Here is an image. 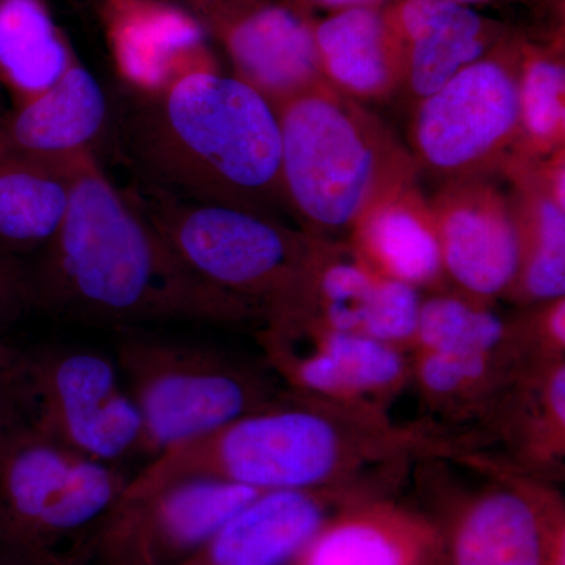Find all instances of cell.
<instances>
[{"label":"cell","instance_id":"2","mask_svg":"<svg viewBox=\"0 0 565 565\" xmlns=\"http://www.w3.org/2000/svg\"><path fill=\"white\" fill-rule=\"evenodd\" d=\"M467 456L463 440L433 424H396L386 414L286 392L258 411L152 457L129 479L125 497H143L196 478L258 492L364 486L362 478L377 468Z\"/></svg>","mask_w":565,"mask_h":565},{"label":"cell","instance_id":"4","mask_svg":"<svg viewBox=\"0 0 565 565\" xmlns=\"http://www.w3.org/2000/svg\"><path fill=\"white\" fill-rule=\"evenodd\" d=\"M277 114L282 193L303 232L351 234L371 207L415 184L412 152L362 103L329 84L294 96Z\"/></svg>","mask_w":565,"mask_h":565},{"label":"cell","instance_id":"10","mask_svg":"<svg viewBox=\"0 0 565 565\" xmlns=\"http://www.w3.org/2000/svg\"><path fill=\"white\" fill-rule=\"evenodd\" d=\"M258 337L274 373L302 396L386 414L412 381L408 352L310 316L263 327Z\"/></svg>","mask_w":565,"mask_h":565},{"label":"cell","instance_id":"23","mask_svg":"<svg viewBox=\"0 0 565 565\" xmlns=\"http://www.w3.org/2000/svg\"><path fill=\"white\" fill-rule=\"evenodd\" d=\"M81 159L55 166L0 154V255L25 262L50 243L68 206Z\"/></svg>","mask_w":565,"mask_h":565},{"label":"cell","instance_id":"24","mask_svg":"<svg viewBox=\"0 0 565 565\" xmlns=\"http://www.w3.org/2000/svg\"><path fill=\"white\" fill-rule=\"evenodd\" d=\"M76 61L44 0H0V85L13 106L47 90Z\"/></svg>","mask_w":565,"mask_h":565},{"label":"cell","instance_id":"28","mask_svg":"<svg viewBox=\"0 0 565 565\" xmlns=\"http://www.w3.org/2000/svg\"><path fill=\"white\" fill-rule=\"evenodd\" d=\"M22 305H28L25 263L0 255V322Z\"/></svg>","mask_w":565,"mask_h":565},{"label":"cell","instance_id":"17","mask_svg":"<svg viewBox=\"0 0 565 565\" xmlns=\"http://www.w3.org/2000/svg\"><path fill=\"white\" fill-rule=\"evenodd\" d=\"M109 118L106 93L79 61L47 90L0 114V154L66 166L95 152Z\"/></svg>","mask_w":565,"mask_h":565},{"label":"cell","instance_id":"19","mask_svg":"<svg viewBox=\"0 0 565 565\" xmlns=\"http://www.w3.org/2000/svg\"><path fill=\"white\" fill-rule=\"evenodd\" d=\"M388 17L403 50L401 90L415 104L490 54L497 40L484 17L451 0H404Z\"/></svg>","mask_w":565,"mask_h":565},{"label":"cell","instance_id":"16","mask_svg":"<svg viewBox=\"0 0 565 565\" xmlns=\"http://www.w3.org/2000/svg\"><path fill=\"white\" fill-rule=\"evenodd\" d=\"M356 497L353 487L259 493L206 544L174 565L291 563L323 523Z\"/></svg>","mask_w":565,"mask_h":565},{"label":"cell","instance_id":"9","mask_svg":"<svg viewBox=\"0 0 565 565\" xmlns=\"http://www.w3.org/2000/svg\"><path fill=\"white\" fill-rule=\"evenodd\" d=\"M129 479L11 423L0 445V533L24 542L61 537L98 523Z\"/></svg>","mask_w":565,"mask_h":565},{"label":"cell","instance_id":"30","mask_svg":"<svg viewBox=\"0 0 565 565\" xmlns=\"http://www.w3.org/2000/svg\"><path fill=\"white\" fill-rule=\"evenodd\" d=\"M7 345L0 343V445L6 437L7 429L11 424L9 404H7L6 388H3L2 363L6 355Z\"/></svg>","mask_w":565,"mask_h":565},{"label":"cell","instance_id":"5","mask_svg":"<svg viewBox=\"0 0 565 565\" xmlns=\"http://www.w3.org/2000/svg\"><path fill=\"white\" fill-rule=\"evenodd\" d=\"M128 192L181 262L263 327L310 315L326 239L273 215L182 199L147 182Z\"/></svg>","mask_w":565,"mask_h":565},{"label":"cell","instance_id":"31","mask_svg":"<svg viewBox=\"0 0 565 565\" xmlns=\"http://www.w3.org/2000/svg\"><path fill=\"white\" fill-rule=\"evenodd\" d=\"M451 2L462 3V6H476V3L492 2V0H451Z\"/></svg>","mask_w":565,"mask_h":565},{"label":"cell","instance_id":"18","mask_svg":"<svg viewBox=\"0 0 565 565\" xmlns=\"http://www.w3.org/2000/svg\"><path fill=\"white\" fill-rule=\"evenodd\" d=\"M294 565H444L437 522L379 494L344 504Z\"/></svg>","mask_w":565,"mask_h":565},{"label":"cell","instance_id":"8","mask_svg":"<svg viewBox=\"0 0 565 565\" xmlns=\"http://www.w3.org/2000/svg\"><path fill=\"white\" fill-rule=\"evenodd\" d=\"M520 51H492L415 104L412 156L441 182L504 172L520 151Z\"/></svg>","mask_w":565,"mask_h":565},{"label":"cell","instance_id":"12","mask_svg":"<svg viewBox=\"0 0 565 565\" xmlns=\"http://www.w3.org/2000/svg\"><path fill=\"white\" fill-rule=\"evenodd\" d=\"M258 490L196 478L137 498H120L93 539L98 565H174L206 544Z\"/></svg>","mask_w":565,"mask_h":565},{"label":"cell","instance_id":"6","mask_svg":"<svg viewBox=\"0 0 565 565\" xmlns=\"http://www.w3.org/2000/svg\"><path fill=\"white\" fill-rule=\"evenodd\" d=\"M117 366L143 426L141 452L161 455L273 403V379L226 353L126 329Z\"/></svg>","mask_w":565,"mask_h":565},{"label":"cell","instance_id":"27","mask_svg":"<svg viewBox=\"0 0 565 565\" xmlns=\"http://www.w3.org/2000/svg\"><path fill=\"white\" fill-rule=\"evenodd\" d=\"M516 93L520 117L516 158L544 159L564 150L565 65L559 51H520Z\"/></svg>","mask_w":565,"mask_h":565},{"label":"cell","instance_id":"21","mask_svg":"<svg viewBox=\"0 0 565 565\" xmlns=\"http://www.w3.org/2000/svg\"><path fill=\"white\" fill-rule=\"evenodd\" d=\"M315 43L323 81L353 102H385L403 88V50L388 11H333L315 24Z\"/></svg>","mask_w":565,"mask_h":565},{"label":"cell","instance_id":"25","mask_svg":"<svg viewBox=\"0 0 565 565\" xmlns=\"http://www.w3.org/2000/svg\"><path fill=\"white\" fill-rule=\"evenodd\" d=\"M503 429L525 462L548 467L565 452V360L526 364L501 390Z\"/></svg>","mask_w":565,"mask_h":565},{"label":"cell","instance_id":"26","mask_svg":"<svg viewBox=\"0 0 565 565\" xmlns=\"http://www.w3.org/2000/svg\"><path fill=\"white\" fill-rule=\"evenodd\" d=\"M412 351L449 355L516 353L511 322L493 311L487 300L459 291L423 299Z\"/></svg>","mask_w":565,"mask_h":565},{"label":"cell","instance_id":"3","mask_svg":"<svg viewBox=\"0 0 565 565\" xmlns=\"http://www.w3.org/2000/svg\"><path fill=\"white\" fill-rule=\"evenodd\" d=\"M129 145L145 182L162 191L273 217L288 210L277 109L234 74H192L141 99Z\"/></svg>","mask_w":565,"mask_h":565},{"label":"cell","instance_id":"29","mask_svg":"<svg viewBox=\"0 0 565 565\" xmlns=\"http://www.w3.org/2000/svg\"><path fill=\"white\" fill-rule=\"evenodd\" d=\"M292 2H296L297 6L311 3V6L322 7V9L340 11L355 9V7H377L382 0H292Z\"/></svg>","mask_w":565,"mask_h":565},{"label":"cell","instance_id":"13","mask_svg":"<svg viewBox=\"0 0 565 565\" xmlns=\"http://www.w3.org/2000/svg\"><path fill=\"white\" fill-rule=\"evenodd\" d=\"M203 28L221 40L234 76L275 109L327 84L319 66L315 24L292 0H199Z\"/></svg>","mask_w":565,"mask_h":565},{"label":"cell","instance_id":"20","mask_svg":"<svg viewBox=\"0 0 565 565\" xmlns=\"http://www.w3.org/2000/svg\"><path fill=\"white\" fill-rule=\"evenodd\" d=\"M564 152L516 158L503 172L522 228V266L508 296L519 303L548 302L565 294Z\"/></svg>","mask_w":565,"mask_h":565},{"label":"cell","instance_id":"22","mask_svg":"<svg viewBox=\"0 0 565 565\" xmlns=\"http://www.w3.org/2000/svg\"><path fill=\"white\" fill-rule=\"evenodd\" d=\"M348 244L375 273L419 291L446 280L433 210L416 184L371 207L353 226Z\"/></svg>","mask_w":565,"mask_h":565},{"label":"cell","instance_id":"15","mask_svg":"<svg viewBox=\"0 0 565 565\" xmlns=\"http://www.w3.org/2000/svg\"><path fill=\"white\" fill-rule=\"evenodd\" d=\"M104 25L118 76L139 99L217 71L202 22L167 0H106Z\"/></svg>","mask_w":565,"mask_h":565},{"label":"cell","instance_id":"7","mask_svg":"<svg viewBox=\"0 0 565 565\" xmlns=\"http://www.w3.org/2000/svg\"><path fill=\"white\" fill-rule=\"evenodd\" d=\"M11 422L99 462L141 452L143 426L117 363L87 349L21 353L7 348Z\"/></svg>","mask_w":565,"mask_h":565},{"label":"cell","instance_id":"14","mask_svg":"<svg viewBox=\"0 0 565 565\" xmlns=\"http://www.w3.org/2000/svg\"><path fill=\"white\" fill-rule=\"evenodd\" d=\"M433 210L446 280L490 300L509 296L522 266V228L512 193L490 177L445 182Z\"/></svg>","mask_w":565,"mask_h":565},{"label":"cell","instance_id":"1","mask_svg":"<svg viewBox=\"0 0 565 565\" xmlns=\"http://www.w3.org/2000/svg\"><path fill=\"white\" fill-rule=\"evenodd\" d=\"M24 263L28 305L74 321L262 323L181 262L95 152L74 169L57 232Z\"/></svg>","mask_w":565,"mask_h":565},{"label":"cell","instance_id":"11","mask_svg":"<svg viewBox=\"0 0 565 565\" xmlns=\"http://www.w3.org/2000/svg\"><path fill=\"white\" fill-rule=\"evenodd\" d=\"M438 523L444 565H565V508L555 490L511 471Z\"/></svg>","mask_w":565,"mask_h":565}]
</instances>
